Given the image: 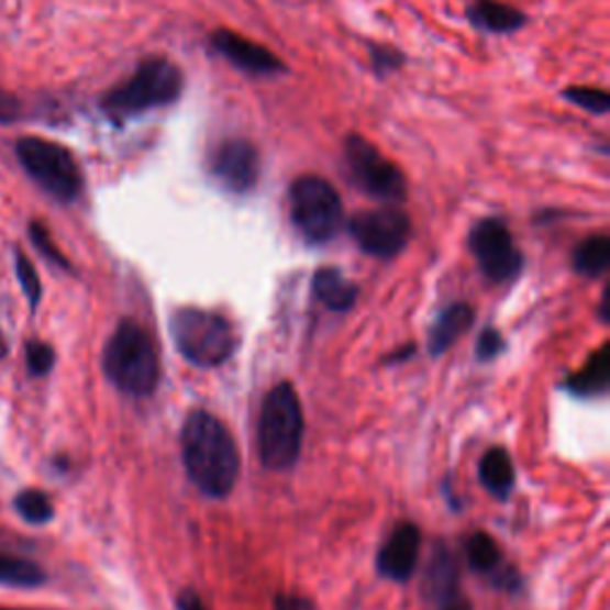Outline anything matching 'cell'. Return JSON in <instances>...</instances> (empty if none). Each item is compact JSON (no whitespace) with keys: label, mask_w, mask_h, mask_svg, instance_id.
<instances>
[{"label":"cell","mask_w":610,"mask_h":610,"mask_svg":"<svg viewBox=\"0 0 610 610\" xmlns=\"http://www.w3.org/2000/svg\"><path fill=\"white\" fill-rule=\"evenodd\" d=\"M181 458L198 491L210 499L232 493L241 473V456L222 420L206 410H193L181 428Z\"/></svg>","instance_id":"cell-1"},{"label":"cell","mask_w":610,"mask_h":610,"mask_svg":"<svg viewBox=\"0 0 610 610\" xmlns=\"http://www.w3.org/2000/svg\"><path fill=\"white\" fill-rule=\"evenodd\" d=\"M103 373L112 387L144 399L158 389L160 358L148 332L134 320H122L103 348Z\"/></svg>","instance_id":"cell-2"},{"label":"cell","mask_w":610,"mask_h":610,"mask_svg":"<svg viewBox=\"0 0 610 610\" xmlns=\"http://www.w3.org/2000/svg\"><path fill=\"white\" fill-rule=\"evenodd\" d=\"M303 446V410L296 389L281 381L265 396L258 422V451L267 470H291Z\"/></svg>","instance_id":"cell-3"},{"label":"cell","mask_w":610,"mask_h":610,"mask_svg":"<svg viewBox=\"0 0 610 610\" xmlns=\"http://www.w3.org/2000/svg\"><path fill=\"white\" fill-rule=\"evenodd\" d=\"M184 89L181 69L167 58H146L134 75L103 96L112 118H134L141 112L175 103Z\"/></svg>","instance_id":"cell-4"},{"label":"cell","mask_w":610,"mask_h":610,"mask_svg":"<svg viewBox=\"0 0 610 610\" xmlns=\"http://www.w3.org/2000/svg\"><path fill=\"white\" fill-rule=\"evenodd\" d=\"M179 353L196 367H218L236 348V334L222 315L201 308H179L169 320Z\"/></svg>","instance_id":"cell-5"},{"label":"cell","mask_w":610,"mask_h":610,"mask_svg":"<svg viewBox=\"0 0 610 610\" xmlns=\"http://www.w3.org/2000/svg\"><path fill=\"white\" fill-rule=\"evenodd\" d=\"M289 212L308 244H328L344 226V206L328 179L306 175L289 189Z\"/></svg>","instance_id":"cell-6"},{"label":"cell","mask_w":610,"mask_h":610,"mask_svg":"<svg viewBox=\"0 0 610 610\" xmlns=\"http://www.w3.org/2000/svg\"><path fill=\"white\" fill-rule=\"evenodd\" d=\"M15 153L26 177L34 179L55 201L75 203L81 196V169L65 146L38 136H24L18 141Z\"/></svg>","instance_id":"cell-7"},{"label":"cell","mask_w":610,"mask_h":610,"mask_svg":"<svg viewBox=\"0 0 610 610\" xmlns=\"http://www.w3.org/2000/svg\"><path fill=\"white\" fill-rule=\"evenodd\" d=\"M344 160L351 181L363 193L385 203H399L406 198L403 173L367 138L351 134L344 144Z\"/></svg>","instance_id":"cell-8"},{"label":"cell","mask_w":610,"mask_h":610,"mask_svg":"<svg viewBox=\"0 0 610 610\" xmlns=\"http://www.w3.org/2000/svg\"><path fill=\"white\" fill-rule=\"evenodd\" d=\"M348 232L365 253L389 260L408 246L410 220L396 208L365 210L348 222Z\"/></svg>","instance_id":"cell-9"},{"label":"cell","mask_w":610,"mask_h":610,"mask_svg":"<svg viewBox=\"0 0 610 610\" xmlns=\"http://www.w3.org/2000/svg\"><path fill=\"white\" fill-rule=\"evenodd\" d=\"M470 251L481 273L491 281L501 284L520 275L522 253L515 246L513 234L501 220L487 218L477 222L470 232Z\"/></svg>","instance_id":"cell-10"},{"label":"cell","mask_w":610,"mask_h":610,"mask_svg":"<svg viewBox=\"0 0 610 610\" xmlns=\"http://www.w3.org/2000/svg\"><path fill=\"white\" fill-rule=\"evenodd\" d=\"M208 167L226 191L248 193L260 177V155L246 138H226L212 148Z\"/></svg>","instance_id":"cell-11"},{"label":"cell","mask_w":610,"mask_h":610,"mask_svg":"<svg viewBox=\"0 0 610 610\" xmlns=\"http://www.w3.org/2000/svg\"><path fill=\"white\" fill-rule=\"evenodd\" d=\"M212 48H215L226 63H232L236 69L255 77H273L284 73V63L273 51L255 44L251 38L239 36L234 32H215L212 34Z\"/></svg>","instance_id":"cell-12"},{"label":"cell","mask_w":610,"mask_h":610,"mask_svg":"<svg viewBox=\"0 0 610 610\" xmlns=\"http://www.w3.org/2000/svg\"><path fill=\"white\" fill-rule=\"evenodd\" d=\"M418 556H420V532L415 524L403 522L393 530V534L387 539V544L381 546L377 556V570L387 579L408 581L418 567Z\"/></svg>","instance_id":"cell-13"},{"label":"cell","mask_w":610,"mask_h":610,"mask_svg":"<svg viewBox=\"0 0 610 610\" xmlns=\"http://www.w3.org/2000/svg\"><path fill=\"white\" fill-rule=\"evenodd\" d=\"M475 310L467 303H453L446 310H442V315L436 318L434 328L430 332V353L436 356H444L446 348L453 346V342L473 328Z\"/></svg>","instance_id":"cell-14"},{"label":"cell","mask_w":610,"mask_h":610,"mask_svg":"<svg viewBox=\"0 0 610 610\" xmlns=\"http://www.w3.org/2000/svg\"><path fill=\"white\" fill-rule=\"evenodd\" d=\"M313 291L318 296V301L334 310V313H346L358 298L356 284H353L342 269L336 267L318 269V275L313 279Z\"/></svg>","instance_id":"cell-15"},{"label":"cell","mask_w":610,"mask_h":610,"mask_svg":"<svg viewBox=\"0 0 610 610\" xmlns=\"http://www.w3.org/2000/svg\"><path fill=\"white\" fill-rule=\"evenodd\" d=\"M479 479L496 499H508L515 487V467L506 448H489L479 461Z\"/></svg>","instance_id":"cell-16"},{"label":"cell","mask_w":610,"mask_h":610,"mask_svg":"<svg viewBox=\"0 0 610 610\" xmlns=\"http://www.w3.org/2000/svg\"><path fill=\"white\" fill-rule=\"evenodd\" d=\"M470 20L479 30L491 34H510L524 24L522 12L501 3V0H475Z\"/></svg>","instance_id":"cell-17"},{"label":"cell","mask_w":610,"mask_h":610,"mask_svg":"<svg viewBox=\"0 0 610 610\" xmlns=\"http://www.w3.org/2000/svg\"><path fill=\"white\" fill-rule=\"evenodd\" d=\"M610 377V353L608 346H601L594 356L587 361L579 373L567 379V389L577 396H601L608 389Z\"/></svg>","instance_id":"cell-18"},{"label":"cell","mask_w":610,"mask_h":610,"mask_svg":"<svg viewBox=\"0 0 610 610\" xmlns=\"http://www.w3.org/2000/svg\"><path fill=\"white\" fill-rule=\"evenodd\" d=\"M573 263H575V269L579 275L591 277V279L601 277L610 265V241H608V236L596 234V236H589L587 241H581V244L575 251Z\"/></svg>","instance_id":"cell-19"},{"label":"cell","mask_w":610,"mask_h":610,"mask_svg":"<svg viewBox=\"0 0 610 610\" xmlns=\"http://www.w3.org/2000/svg\"><path fill=\"white\" fill-rule=\"evenodd\" d=\"M46 581V573L32 561L0 553V585L10 587H41Z\"/></svg>","instance_id":"cell-20"},{"label":"cell","mask_w":610,"mask_h":610,"mask_svg":"<svg viewBox=\"0 0 610 610\" xmlns=\"http://www.w3.org/2000/svg\"><path fill=\"white\" fill-rule=\"evenodd\" d=\"M467 561L479 573H493L501 565V548L487 532H477L467 539Z\"/></svg>","instance_id":"cell-21"},{"label":"cell","mask_w":610,"mask_h":610,"mask_svg":"<svg viewBox=\"0 0 610 610\" xmlns=\"http://www.w3.org/2000/svg\"><path fill=\"white\" fill-rule=\"evenodd\" d=\"M15 508L18 513L32 524H46L53 520V503L48 493L38 489H24L22 493H18Z\"/></svg>","instance_id":"cell-22"},{"label":"cell","mask_w":610,"mask_h":610,"mask_svg":"<svg viewBox=\"0 0 610 610\" xmlns=\"http://www.w3.org/2000/svg\"><path fill=\"white\" fill-rule=\"evenodd\" d=\"M15 273H18L20 287L26 296V301H30L32 308H36L38 301H41V291H44V289H41V279H38L34 263L26 258L22 251H15Z\"/></svg>","instance_id":"cell-23"},{"label":"cell","mask_w":610,"mask_h":610,"mask_svg":"<svg viewBox=\"0 0 610 610\" xmlns=\"http://www.w3.org/2000/svg\"><path fill=\"white\" fill-rule=\"evenodd\" d=\"M567 101L577 103L579 108L589 110L591 115H606L610 110V96L603 89H591V87H575L565 91Z\"/></svg>","instance_id":"cell-24"},{"label":"cell","mask_w":610,"mask_h":610,"mask_svg":"<svg viewBox=\"0 0 610 610\" xmlns=\"http://www.w3.org/2000/svg\"><path fill=\"white\" fill-rule=\"evenodd\" d=\"M30 239H32V244L36 246V251L44 255V258H48L53 265H58L63 269H69V260L58 251V246L53 244V239H51V234H48L44 224L32 222L30 224Z\"/></svg>","instance_id":"cell-25"},{"label":"cell","mask_w":610,"mask_h":610,"mask_svg":"<svg viewBox=\"0 0 610 610\" xmlns=\"http://www.w3.org/2000/svg\"><path fill=\"white\" fill-rule=\"evenodd\" d=\"M55 351L46 342H30L26 344V367L34 377H44L53 370Z\"/></svg>","instance_id":"cell-26"},{"label":"cell","mask_w":610,"mask_h":610,"mask_svg":"<svg viewBox=\"0 0 610 610\" xmlns=\"http://www.w3.org/2000/svg\"><path fill=\"white\" fill-rule=\"evenodd\" d=\"M503 351V339L496 330H485L479 334V342H477V358L479 361H491L499 356Z\"/></svg>","instance_id":"cell-27"},{"label":"cell","mask_w":610,"mask_h":610,"mask_svg":"<svg viewBox=\"0 0 610 610\" xmlns=\"http://www.w3.org/2000/svg\"><path fill=\"white\" fill-rule=\"evenodd\" d=\"M20 112H22L20 98L0 89V124H10L20 120Z\"/></svg>","instance_id":"cell-28"},{"label":"cell","mask_w":610,"mask_h":610,"mask_svg":"<svg viewBox=\"0 0 610 610\" xmlns=\"http://www.w3.org/2000/svg\"><path fill=\"white\" fill-rule=\"evenodd\" d=\"M277 610H315V606L303 596H279Z\"/></svg>","instance_id":"cell-29"},{"label":"cell","mask_w":610,"mask_h":610,"mask_svg":"<svg viewBox=\"0 0 610 610\" xmlns=\"http://www.w3.org/2000/svg\"><path fill=\"white\" fill-rule=\"evenodd\" d=\"M373 55H375L373 60H375V65H377L379 73H387L389 65H391V67L399 65V53H389L387 48H375Z\"/></svg>","instance_id":"cell-30"},{"label":"cell","mask_w":610,"mask_h":610,"mask_svg":"<svg viewBox=\"0 0 610 610\" xmlns=\"http://www.w3.org/2000/svg\"><path fill=\"white\" fill-rule=\"evenodd\" d=\"M179 610H203L201 599H198V594L187 589L179 596Z\"/></svg>","instance_id":"cell-31"},{"label":"cell","mask_w":610,"mask_h":610,"mask_svg":"<svg viewBox=\"0 0 610 610\" xmlns=\"http://www.w3.org/2000/svg\"><path fill=\"white\" fill-rule=\"evenodd\" d=\"M5 353H8V342L3 339V334H0V358H5Z\"/></svg>","instance_id":"cell-32"}]
</instances>
